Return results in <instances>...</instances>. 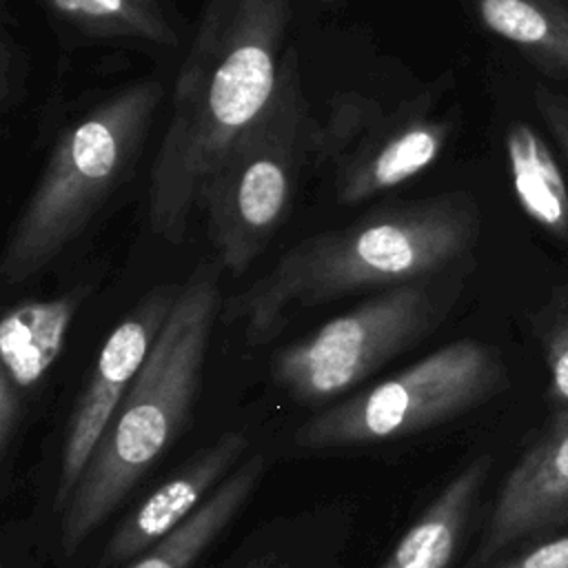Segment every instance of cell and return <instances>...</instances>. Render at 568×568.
I'll list each match as a JSON object with an SVG mask.
<instances>
[{
    "label": "cell",
    "mask_w": 568,
    "mask_h": 568,
    "mask_svg": "<svg viewBox=\"0 0 568 568\" xmlns=\"http://www.w3.org/2000/svg\"><path fill=\"white\" fill-rule=\"evenodd\" d=\"M291 0H209L151 166V231L180 244L204 184L277 89Z\"/></svg>",
    "instance_id": "cell-1"
},
{
    "label": "cell",
    "mask_w": 568,
    "mask_h": 568,
    "mask_svg": "<svg viewBox=\"0 0 568 568\" xmlns=\"http://www.w3.org/2000/svg\"><path fill=\"white\" fill-rule=\"evenodd\" d=\"M477 233V206L462 191L371 209L344 229L291 246L222 317L242 322L251 346L268 344L297 308L384 291L468 260Z\"/></svg>",
    "instance_id": "cell-2"
},
{
    "label": "cell",
    "mask_w": 568,
    "mask_h": 568,
    "mask_svg": "<svg viewBox=\"0 0 568 568\" xmlns=\"http://www.w3.org/2000/svg\"><path fill=\"white\" fill-rule=\"evenodd\" d=\"M220 313L217 266L202 262L182 282L144 366L60 513V548L67 557L78 552L182 435Z\"/></svg>",
    "instance_id": "cell-3"
},
{
    "label": "cell",
    "mask_w": 568,
    "mask_h": 568,
    "mask_svg": "<svg viewBox=\"0 0 568 568\" xmlns=\"http://www.w3.org/2000/svg\"><path fill=\"white\" fill-rule=\"evenodd\" d=\"M162 100L164 84L144 78L111 91L60 131L7 235L0 262L7 284L47 268L131 178Z\"/></svg>",
    "instance_id": "cell-4"
},
{
    "label": "cell",
    "mask_w": 568,
    "mask_h": 568,
    "mask_svg": "<svg viewBox=\"0 0 568 568\" xmlns=\"http://www.w3.org/2000/svg\"><path fill=\"white\" fill-rule=\"evenodd\" d=\"M315 131L297 51L288 47L271 104L224 155L200 197L220 266L240 275L268 246L313 158Z\"/></svg>",
    "instance_id": "cell-5"
},
{
    "label": "cell",
    "mask_w": 568,
    "mask_h": 568,
    "mask_svg": "<svg viewBox=\"0 0 568 568\" xmlns=\"http://www.w3.org/2000/svg\"><path fill=\"white\" fill-rule=\"evenodd\" d=\"M468 260L399 286L375 291L273 357V379L304 404L337 397L433 335L455 306Z\"/></svg>",
    "instance_id": "cell-6"
},
{
    "label": "cell",
    "mask_w": 568,
    "mask_h": 568,
    "mask_svg": "<svg viewBox=\"0 0 568 568\" xmlns=\"http://www.w3.org/2000/svg\"><path fill=\"white\" fill-rule=\"evenodd\" d=\"M499 353L479 339H455L395 375L306 419L295 444L308 450L368 446L446 424L504 393Z\"/></svg>",
    "instance_id": "cell-7"
},
{
    "label": "cell",
    "mask_w": 568,
    "mask_h": 568,
    "mask_svg": "<svg viewBox=\"0 0 568 568\" xmlns=\"http://www.w3.org/2000/svg\"><path fill=\"white\" fill-rule=\"evenodd\" d=\"M428 93L384 109L359 93L333 98L324 124L315 131L313 160L331 166L337 197L359 204L390 191L437 162L450 124L430 115Z\"/></svg>",
    "instance_id": "cell-8"
},
{
    "label": "cell",
    "mask_w": 568,
    "mask_h": 568,
    "mask_svg": "<svg viewBox=\"0 0 568 568\" xmlns=\"http://www.w3.org/2000/svg\"><path fill=\"white\" fill-rule=\"evenodd\" d=\"M182 284L166 282L146 291L115 324L102 344L93 371L69 415L60 470L53 488V513L60 515L80 481L100 437L109 428L126 390L144 366L166 324Z\"/></svg>",
    "instance_id": "cell-9"
},
{
    "label": "cell",
    "mask_w": 568,
    "mask_h": 568,
    "mask_svg": "<svg viewBox=\"0 0 568 568\" xmlns=\"http://www.w3.org/2000/svg\"><path fill=\"white\" fill-rule=\"evenodd\" d=\"M568 528V413H550L504 477L466 568H490L519 544Z\"/></svg>",
    "instance_id": "cell-10"
},
{
    "label": "cell",
    "mask_w": 568,
    "mask_h": 568,
    "mask_svg": "<svg viewBox=\"0 0 568 568\" xmlns=\"http://www.w3.org/2000/svg\"><path fill=\"white\" fill-rule=\"evenodd\" d=\"M248 435L224 430L200 448L173 477L160 484L135 510H131L106 541L98 568L129 564L158 539L184 524L209 495L246 459Z\"/></svg>",
    "instance_id": "cell-11"
},
{
    "label": "cell",
    "mask_w": 568,
    "mask_h": 568,
    "mask_svg": "<svg viewBox=\"0 0 568 568\" xmlns=\"http://www.w3.org/2000/svg\"><path fill=\"white\" fill-rule=\"evenodd\" d=\"M82 282L49 300H27L4 311L0 322V384L18 395L40 384L60 357L71 324L91 295Z\"/></svg>",
    "instance_id": "cell-12"
},
{
    "label": "cell",
    "mask_w": 568,
    "mask_h": 568,
    "mask_svg": "<svg viewBox=\"0 0 568 568\" xmlns=\"http://www.w3.org/2000/svg\"><path fill=\"white\" fill-rule=\"evenodd\" d=\"M490 468L493 457L484 453L453 475L379 568H450Z\"/></svg>",
    "instance_id": "cell-13"
},
{
    "label": "cell",
    "mask_w": 568,
    "mask_h": 568,
    "mask_svg": "<svg viewBox=\"0 0 568 568\" xmlns=\"http://www.w3.org/2000/svg\"><path fill=\"white\" fill-rule=\"evenodd\" d=\"M264 470V455L246 457L184 524L131 559L126 568H191L246 506Z\"/></svg>",
    "instance_id": "cell-14"
},
{
    "label": "cell",
    "mask_w": 568,
    "mask_h": 568,
    "mask_svg": "<svg viewBox=\"0 0 568 568\" xmlns=\"http://www.w3.org/2000/svg\"><path fill=\"white\" fill-rule=\"evenodd\" d=\"M486 31L513 44L544 75L568 82L566 0H473Z\"/></svg>",
    "instance_id": "cell-15"
},
{
    "label": "cell",
    "mask_w": 568,
    "mask_h": 568,
    "mask_svg": "<svg viewBox=\"0 0 568 568\" xmlns=\"http://www.w3.org/2000/svg\"><path fill=\"white\" fill-rule=\"evenodd\" d=\"M506 158L524 213L557 237L568 235V184L548 142L524 120L508 124Z\"/></svg>",
    "instance_id": "cell-16"
},
{
    "label": "cell",
    "mask_w": 568,
    "mask_h": 568,
    "mask_svg": "<svg viewBox=\"0 0 568 568\" xmlns=\"http://www.w3.org/2000/svg\"><path fill=\"white\" fill-rule=\"evenodd\" d=\"M53 16L89 38L144 40L173 47L178 33L164 13H153L133 0H40Z\"/></svg>",
    "instance_id": "cell-17"
},
{
    "label": "cell",
    "mask_w": 568,
    "mask_h": 568,
    "mask_svg": "<svg viewBox=\"0 0 568 568\" xmlns=\"http://www.w3.org/2000/svg\"><path fill=\"white\" fill-rule=\"evenodd\" d=\"M537 337L548 371L550 413H568V308L546 311Z\"/></svg>",
    "instance_id": "cell-18"
},
{
    "label": "cell",
    "mask_w": 568,
    "mask_h": 568,
    "mask_svg": "<svg viewBox=\"0 0 568 568\" xmlns=\"http://www.w3.org/2000/svg\"><path fill=\"white\" fill-rule=\"evenodd\" d=\"M29 53L13 33L9 7H2L0 20V111L9 115L27 95Z\"/></svg>",
    "instance_id": "cell-19"
},
{
    "label": "cell",
    "mask_w": 568,
    "mask_h": 568,
    "mask_svg": "<svg viewBox=\"0 0 568 568\" xmlns=\"http://www.w3.org/2000/svg\"><path fill=\"white\" fill-rule=\"evenodd\" d=\"M493 568H568V530L528 544Z\"/></svg>",
    "instance_id": "cell-20"
},
{
    "label": "cell",
    "mask_w": 568,
    "mask_h": 568,
    "mask_svg": "<svg viewBox=\"0 0 568 568\" xmlns=\"http://www.w3.org/2000/svg\"><path fill=\"white\" fill-rule=\"evenodd\" d=\"M532 102L552 140L559 144L561 155L568 162V95H561L548 87L537 84L532 91Z\"/></svg>",
    "instance_id": "cell-21"
},
{
    "label": "cell",
    "mask_w": 568,
    "mask_h": 568,
    "mask_svg": "<svg viewBox=\"0 0 568 568\" xmlns=\"http://www.w3.org/2000/svg\"><path fill=\"white\" fill-rule=\"evenodd\" d=\"M22 417V395L0 384V455L7 457V450L18 433Z\"/></svg>",
    "instance_id": "cell-22"
},
{
    "label": "cell",
    "mask_w": 568,
    "mask_h": 568,
    "mask_svg": "<svg viewBox=\"0 0 568 568\" xmlns=\"http://www.w3.org/2000/svg\"><path fill=\"white\" fill-rule=\"evenodd\" d=\"M240 568H288V566L282 564V561H277L275 557H255V559L246 561V564L240 566Z\"/></svg>",
    "instance_id": "cell-23"
},
{
    "label": "cell",
    "mask_w": 568,
    "mask_h": 568,
    "mask_svg": "<svg viewBox=\"0 0 568 568\" xmlns=\"http://www.w3.org/2000/svg\"><path fill=\"white\" fill-rule=\"evenodd\" d=\"M133 2L144 7V9H149V11H153V13H164L162 7H160V0H133Z\"/></svg>",
    "instance_id": "cell-24"
},
{
    "label": "cell",
    "mask_w": 568,
    "mask_h": 568,
    "mask_svg": "<svg viewBox=\"0 0 568 568\" xmlns=\"http://www.w3.org/2000/svg\"><path fill=\"white\" fill-rule=\"evenodd\" d=\"M322 2H337V0H322Z\"/></svg>",
    "instance_id": "cell-25"
}]
</instances>
